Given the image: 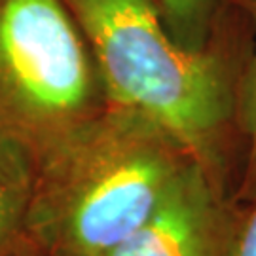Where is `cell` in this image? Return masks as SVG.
Instances as JSON below:
<instances>
[{"label":"cell","mask_w":256,"mask_h":256,"mask_svg":"<svg viewBox=\"0 0 256 256\" xmlns=\"http://www.w3.org/2000/svg\"><path fill=\"white\" fill-rule=\"evenodd\" d=\"M234 232L222 186L192 164L146 222L106 256H228Z\"/></svg>","instance_id":"cell-4"},{"label":"cell","mask_w":256,"mask_h":256,"mask_svg":"<svg viewBox=\"0 0 256 256\" xmlns=\"http://www.w3.org/2000/svg\"><path fill=\"white\" fill-rule=\"evenodd\" d=\"M192 164L167 131L106 104L36 164L28 245L40 256H106Z\"/></svg>","instance_id":"cell-1"},{"label":"cell","mask_w":256,"mask_h":256,"mask_svg":"<svg viewBox=\"0 0 256 256\" xmlns=\"http://www.w3.org/2000/svg\"><path fill=\"white\" fill-rule=\"evenodd\" d=\"M64 2L92 50L106 104L167 131L222 186L232 92L218 52L180 46L148 0Z\"/></svg>","instance_id":"cell-2"},{"label":"cell","mask_w":256,"mask_h":256,"mask_svg":"<svg viewBox=\"0 0 256 256\" xmlns=\"http://www.w3.org/2000/svg\"><path fill=\"white\" fill-rule=\"evenodd\" d=\"M36 162L23 144L0 133V256L28 247L27 220L34 194Z\"/></svg>","instance_id":"cell-5"},{"label":"cell","mask_w":256,"mask_h":256,"mask_svg":"<svg viewBox=\"0 0 256 256\" xmlns=\"http://www.w3.org/2000/svg\"><path fill=\"white\" fill-rule=\"evenodd\" d=\"M106 106L64 0H0V133L40 162Z\"/></svg>","instance_id":"cell-3"},{"label":"cell","mask_w":256,"mask_h":256,"mask_svg":"<svg viewBox=\"0 0 256 256\" xmlns=\"http://www.w3.org/2000/svg\"><path fill=\"white\" fill-rule=\"evenodd\" d=\"M228 256H256V205L241 224H236Z\"/></svg>","instance_id":"cell-8"},{"label":"cell","mask_w":256,"mask_h":256,"mask_svg":"<svg viewBox=\"0 0 256 256\" xmlns=\"http://www.w3.org/2000/svg\"><path fill=\"white\" fill-rule=\"evenodd\" d=\"M169 34L188 50L210 44L220 0H148Z\"/></svg>","instance_id":"cell-6"},{"label":"cell","mask_w":256,"mask_h":256,"mask_svg":"<svg viewBox=\"0 0 256 256\" xmlns=\"http://www.w3.org/2000/svg\"><path fill=\"white\" fill-rule=\"evenodd\" d=\"M36 254H38V252H36ZM38 256H40V254H38Z\"/></svg>","instance_id":"cell-10"},{"label":"cell","mask_w":256,"mask_h":256,"mask_svg":"<svg viewBox=\"0 0 256 256\" xmlns=\"http://www.w3.org/2000/svg\"><path fill=\"white\" fill-rule=\"evenodd\" d=\"M239 6L247 14L254 32V48L243 84V126L248 140L247 180L250 186H256V0H239Z\"/></svg>","instance_id":"cell-7"},{"label":"cell","mask_w":256,"mask_h":256,"mask_svg":"<svg viewBox=\"0 0 256 256\" xmlns=\"http://www.w3.org/2000/svg\"><path fill=\"white\" fill-rule=\"evenodd\" d=\"M14 256H38V254H36V250L28 245V247H25L23 250H19L18 254H14Z\"/></svg>","instance_id":"cell-9"}]
</instances>
